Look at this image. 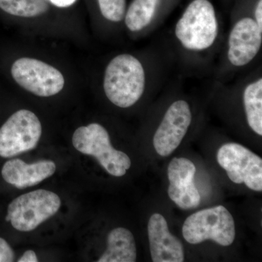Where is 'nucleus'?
Returning a JSON list of instances; mask_svg holds the SVG:
<instances>
[{"label": "nucleus", "instance_id": "20", "mask_svg": "<svg viewBox=\"0 0 262 262\" xmlns=\"http://www.w3.org/2000/svg\"><path fill=\"white\" fill-rule=\"evenodd\" d=\"M18 262H37L38 258L34 251L32 250L26 251L23 256L18 259Z\"/></svg>", "mask_w": 262, "mask_h": 262}, {"label": "nucleus", "instance_id": "13", "mask_svg": "<svg viewBox=\"0 0 262 262\" xmlns=\"http://www.w3.org/2000/svg\"><path fill=\"white\" fill-rule=\"evenodd\" d=\"M56 164L46 160L27 164L20 159L6 162L2 169L5 182L18 189L33 187L49 178L56 171Z\"/></svg>", "mask_w": 262, "mask_h": 262}, {"label": "nucleus", "instance_id": "4", "mask_svg": "<svg viewBox=\"0 0 262 262\" xmlns=\"http://www.w3.org/2000/svg\"><path fill=\"white\" fill-rule=\"evenodd\" d=\"M72 144L82 154L96 158L113 177H123L130 168V158L112 146L107 130L99 124H90L77 128L74 133Z\"/></svg>", "mask_w": 262, "mask_h": 262}, {"label": "nucleus", "instance_id": "21", "mask_svg": "<svg viewBox=\"0 0 262 262\" xmlns=\"http://www.w3.org/2000/svg\"><path fill=\"white\" fill-rule=\"evenodd\" d=\"M255 21L258 27L262 29V0L258 1L256 10H255Z\"/></svg>", "mask_w": 262, "mask_h": 262}, {"label": "nucleus", "instance_id": "10", "mask_svg": "<svg viewBox=\"0 0 262 262\" xmlns=\"http://www.w3.org/2000/svg\"><path fill=\"white\" fill-rule=\"evenodd\" d=\"M195 173V165L187 158H174L169 164V198L182 209H192L201 203V194L194 184Z\"/></svg>", "mask_w": 262, "mask_h": 262}, {"label": "nucleus", "instance_id": "15", "mask_svg": "<svg viewBox=\"0 0 262 262\" xmlns=\"http://www.w3.org/2000/svg\"><path fill=\"white\" fill-rule=\"evenodd\" d=\"M244 103L248 125L258 136H262V79L246 86Z\"/></svg>", "mask_w": 262, "mask_h": 262}, {"label": "nucleus", "instance_id": "7", "mask_svg": "<svg viewBox=\"0 0 262 262\" xmlns=\"http://www.w3.org/2000/svg\"><path fill=\"white\" fill-rule=\"evenodd\" d=\"M217 161L232 182L261 192L262 160L258 155L241 144L227 143L219 149Z\"/></svg>", "mask_w": 262, "mask_h": 262}, {"label": "nucleus", "instance_id": "17", "mask_svg": "<svg viewBox=\"0 0 262 262\" xmlns=\"http://www.w3.org/2000/svg\"><path fill=\"white\" fill-rule=\"evenodd\" d=\"M0 9L15 16L32 18L47 12L48 0H0Z\"/></svg>", "mask_w": 262, "mask_h": 262}, {"label": "nucleus", "instance_id": "8", "mask_svg": "<svg viewBox=\"0 0 262 262\" xmlns=\"http://www.w3.org/2000/svg\"><path fill=\"white\" fill-rule=\"evenodd\" d=\"M11 74L20 87L42 97L54 96L64 86V77L60 71L34 58H22L15 61Z\"/></svg>", "mask_w": 262, "mask_h": 262}, {"label": "nucleus", "instance_id": "12", "mask_svg": "<svg viewBox=\"0 0 262 262\" xmlns=\"http://www.w3.org/2000/svg\"><path fill=\"white\" fill-rule=\"evenodd\" d=\"M150 253L154 262L184 261V246L180 239L170 233L165 217L154 213L148 222Z\"/></svg>", "mask_w": 262, "mask_h": 262}, {"label": "nucleus", "instance_id": "5", "mask_svg": "<svg viewBox=\"0 0 262 262\" xmlns=\"http://www.w3.org/2000/svg\"><path fill=\"white\" fill-rule=\"evenodd\" d=\"M61 202L56 193L38 189L13 200L5 220L20 232H30L56 214Z\"/></svg>", "mask_w": 262, "mask_h": 262}, {"label": "nucleus", "instance_id": "9", "mask_svg": "<svg viewBox=\"0 0 262 262\" xmlns=\"http://www.w3.org/2000/svg\"><path fill=\"white\" fill-rule=\"evenodd\" d=\"M192 122L189 103L184 100L175 101L169 106L155 132L153 145L162 157H168L180 145Z\"/></svg>", "mask_w": 262, "mask_h": 262}, {"label": "nucleus", "instance_id": "18", "mask_svg": "<svg viewBox=\"0 0 262 262\" xmlns=\"http://www.w3.org/2000/svg\"><path fill=\"white\" fill-rule=\"evenodd\" d=\"M101 14L113 22L121 21L125 15V0H98Z\"/></svg>", "mask_w": 262, "mask_h": 262}, {"label": "nucleus", "instance_id": "3", "mask_svg": "<svg viewBox=\"0 0 262 262\" xmlns=\"http://www.w3.org/2000/svg\"><path fill=\"white\" fill-rule=\"evenodd\" d=\"M184 239L190 244L211 239L222 246H229L235 238V224L230 212L217 206L189 215L182 227Z\"/></svg>", "mask_w": 262, "mask_h": 262}, {"label": "nucleus", "instance_id": "6", "mask_svg": "<svg viewBox=\"0 0 262 262\" xmlns=\"http://www.w3.org/2000/svg\"><path fill=\"white\" fill-rule=\"evenodd\" d=\"M41 135L38 117L29 110H19L0 128V156L11 158L34 149Z\"/></svg>", "mask_w": 262, "mask_h": 262}, {"label": "nucleus", "instance_id": "22", "mask_svg": "<svg viewBox=\"0 0 262 262\" xmlns=\"http://www.w3.org/2000/svg\"><path fill=\"white\" fill-rule=\"evenodd\" d=\"M58 8H67L74 4L77 0H48Z\"/></svg>", "mask_w": 262, "mask_h": 262}, {"label": "nucleus", "instance_id": "2", "mask_svg": "<svg viewBox=\"0 0 262 262\" xmlns=\"http://www.w3.org/2000/svg\"><path fill=\"white\" fill-rule=\"evenodd\" d=\"M219 33L214 8L208 0H194L177 22L176 37L183 47L203 51L213 46Z\"/></svg>", "mask_w": 262, "mask_h": 262}, {"label": "nucleus", "instance_id": "11", "mask_svg": "<svg viewBox=\"0 0 262 262\" xmlns=\"http://www.w3.org/2000/svg\"><path fill=\"white\" fill-rule=\"evenodd\" d=\"M262 44V29L253 18H244L229 34L227 56L234 67L248 64L257 56Z\"/></svg>", "mask_w": 262, "mask_h": 262}, {"label": "nucleus", "instance_id": "16", "mask_svg": "<svg viewBox=\"0 0 262 262\" xmlns=\"http://www.w3.org/2000/svg\"><path fill=\"white\" fill-rule=\"evenodd\" d=\"M160 0H134L126 14L125 24L131 32H139L146 28L153 18Z\"/></svg>", "mask_w": 262, "mask_h": 262}, {"label": "nucleus", "instance_id": "14", "mask_svg": "<svg viewBox=\"0 0 262 262\" xmlns=\"http://www.w3.org/2000/svg\"><path fill=\"white\" fill-rule=\"evenodd\" d=\"M137 251L134 234L122 227L113 229L107 236V248L98 262H135Z\"/></svg>", "mask_w": 262, "mask_h": 262}, {"label": "nucleus", "instance_id": "1", "mask_svg": "<svg viewBox=\"0 0 262 262\" xmlns=\"http://www.w3.org/2000/svg\"><path fill=\"white\" fill-rule=\"evenodd\" d=\"M145 84L144 67L132 55L121 54L115 57L105 71V94L119 107H130L138 102L144 94Z\"/></svg>", "mask_w": 262, "mask_h": 262}, {"label": "nucleus", "instance_id": "19", "mask_svg": "<svg viewBox=\"0 0 262 262\" xmlns=\"http://www.w3.org/2000/svg\"><path fill=\"white\" fill-rule=\"evenodd\" d=\"M14 259V251L5 239L0 237V262H12Z\"/></svg>", "mask_w": 262, "mask_h": 262}]
</instances>
